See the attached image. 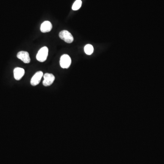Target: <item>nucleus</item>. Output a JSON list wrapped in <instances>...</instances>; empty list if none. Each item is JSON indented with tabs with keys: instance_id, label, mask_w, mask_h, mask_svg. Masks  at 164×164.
I'll use <instances>...</instances> for the list:
<instances>
[{
	"instance_id": "nucleus-2",
	"label": "nucleus",
	"mask_w": 164,
	"mask_h": 164,
	"mask_svg": "<svg viewBox=\"0 0 164 164\" xmlns=\"http://www.w3.org/2000/svg\"><path fill=\"white\" fill-rule=\"evenodd\" d=\"M60 38L63 40L66 43L71 44L74 41V37L67 30H63L60 32L59 34Z\"/></svg>"
},
{
	"instance_id": "nucleus-8",
	"label": "nucleus",
	"mask_w": 164,
	"mask_h": 164,
	"mask_svg": "<svg viewBox=\"0 0 164 164\" xmlns=\"http://www.w3.org/2000/svg\"><path fill=\"white\" fill-rule=\"evenodd\" d=\"M53 26L49 21H45L41 26V31L43 33L49 32L52 30Z\"/></svg>"
},
{
	"instance_id": "nucleus-6",
	"label": "nucleus",
	"mask_w": 164,
	"mask_h": 164,
	"mask_svg": "<svg viewBox=\"0 0 164 164\" xmlns=\"http://www.w3.org/2000/svg\"><path fill=\"white\" fill-rule=\"evenodd\" d=\"M17 57L23 61L24 63H29L30 62L29 54L28 52L26 51H21L17 53Z\"/></svg>"
},
{
	"instance_id": "nucleus-1",
	"label": "nucleus",
	"mask_w": 164,
	"mask_h": 164,
	"mask_svg": "<svg viewBox=\"0 0 164 164\" xmlns=\"http://www.w3.org/2000/svg\"><path fill=\"white\" fill-rule=\"evenodd\" d=\"M48 49L47 47H44L39 50L36 59L40 62H44L48 56Z\"/></svg>"
},
{
	"instance_id": "nucleus-10",
	"label": "nucleus",
	"mask_w": 164,
	"mask_h": 164,
	"mask_svg": "<svg viewBox=\"0 0 164 164\" xmlns=\"http://www.w3.org/2000/svg\"><path fill=\"white\" fill-rule=\"evenodd\" d=\"M82 1L81 0H76L72 6V9L74 11L77 10L81 8Z\"/></svg>"
},
{
	"instance_id": "nucleus-3",
	"label": "nucleus",
	"mask_w": 164,
	"mask_h": 164,
	"mask_svg": "<svg viewBox=\"0 0 164 164\" xmlns=\"http://www.w3.org/2000/svg\"><path fill=\"white\" fill-rule=\"evenodd\" d=\"M71 64V59L69 55L63 54L61 57L60 64L61 68H68Z\"/></svg>"
},
{
	"instance_id": "nucleus-5",
	"label": "nucleus",
	"mask_w": 164,
	"mask_h": 164,
	"mask_svg": "<svg viewBox=\"0 0 164 164\" xmlns=\"http://www.w3.org/2000/svg\"><path fill=\"white\" fill-rule=\"evenodd\" d=\"M43 73L42 71H38L34 75L31 80V84L32 86H36L38 85L40 82L43 76Z\"/></svg>"
},
{
	"instance_id": "nucleus-4",
	"label": "nucleus",
	"mask_w": 164,
	"mask_h": 164,
	"mask_svg": "<svg viewBox=\"0 0 164 164\" xmlns=\"http://www.w3.org/2000/svg\"><path fill=\"white\" fill-rule=\"evenodd\" d=\"M44 80L43 81V85L46 87L50 86L53 84L55 77L53 74L46 73L44 75Z\"/></svg>"
},
{
	"instance_id": "nucleus-7",
	"label": "nucleus",
	"mask_w": 164,
	"mask_h": 164,
	"mask_svg": "<svg viewBox=\"0 0 164 164\" xmlns=\"http://www.w3.org/2000/svg\"><path fill=\"white\" fill-rule=\"evenodd\" d=\"M13 73H14V77L16 80H20L24 75L25 70L24 69H23V68L17 67L14 69Z\"/></svg>"
},
{
	"instance_id": "nucleus-9",
	"label": "nucleus",
	"mask_w": 164,
	"mask_h": 164,
	"mask_svg": "<svg viewBox=\"0 0 164 164\" xmlns=\"http://www.w3.org/2000/svg\"><path fill=\"white\" fill-rule=\"evenodd\" d=\"M84 52L86 54L91 55L93 52V47L92 45L87 44L84 47Z\"/></svg>"
}]
</instances>
